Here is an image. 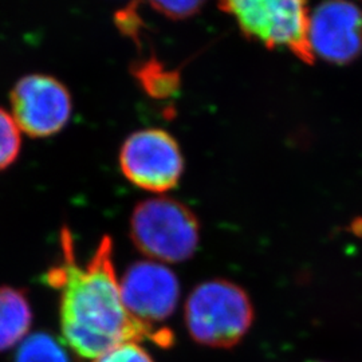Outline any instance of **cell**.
<instances>
[{
	"label": "cell",
	"instance_id": "15",
	"mask_svg": "<svg viewBox=\"0 0 362 362\" xmlns=\"http://www.w3.org/2000/svg\"><path fill=\"white\" fill-rule=\"evenodd\" d=\"M136 4H130L125 10H119L117 13L116 22L118 28L127 34L130 38L136 39L140 35V26L141 21L137 11L134 10Z\"/></svg>",
	"mask_w": 362,
	"mask_h": 362
},
{
	"label": "cell",
	"instance_id": "1",
	"mask_svg": "<svg viewBox=\"0 0 362 362\" xmlns=\"http://www.w3.org/2000/svg\"><path fill=\"white\" fill-rule=\"evenodd\" d=\"M62 262L46 275L61 291V330L66 344L82 358L94 360L125 342L173 344V332L133 318L127 310L113 264V242L105 236L86 266H79L71 235L64 230Z\"/></svg>",
	"mask_w": 362,
	"mask_h": 362
},
{
	"label": "cell",
	"instance_id": "8",
	"mask_svg": "<svg viewBox=\"0 0 362 362\" xmlns=\"http://www.w3.org/2000/svg\"><path fill=\"white\" fill-rule=\"evenodd\" d=\"M314 54L325 61L346 65L362 52V11L349 1H327L310 16Z\"/></svg>",
	"mask_w": 362,
	"mask_h": 362
},
{
	"label": "cell",
	"instance_id": "3",
	"mask_svg": "<svg viewBox=\"0 0 362 362\" xmlns=\"http://www.w3.org/2000/svg\"><path fill=\"white\" fill-rule=\"evenodd\" d=\"M233 15L248 38L266 47L284 46L305 64L314 62L310 42V11L298 0H235L219 4Z\"/></svg>",
	"mask_w": 362,
	"mask_h": 362
},
{
	"label": "cell",
	"instance_id": "9",
	"mask_svg": "<svg viewBox=\"0 0 362 362\" xmlns=\"http://www.w3.org/2000/svg\"><path fill=\"white\" fill-rule=\"evenodd\" d=\"M31 309L25 294L11 287H0V350L22 341L31 325Z\"/></svg>",
	"mask_w": 362,
	"mask_h": 362
},
{
	"label": "cell",
	"instance_id": "10",
	"mask_svg": "<svg viewBox=\"0 0 362 362\" xmlns=\"http://www.w3.org/2000/svg\"><path fill=\"white\" fill-rule=\"evenodd\" d=\"M133 74L145 93L153 98H168L180 89V73L169 70L155 58L137 65Z\"/></svg>",
	"mask_w": 362,
	"mask_h": 362
},
{
	"label": "cell",
	"instance_id": "7",
	"mask_svg": "<svg viewBox=\"0 0 362 362\" xmlns=\"http://www.w3.org/2000/svg\"><path fill=\"white\" fill-rule=\"evenodd\" d=\"M119 290L130 315L153 327L175 313L180 284L175 272L158 262H137L125 272Z\"/></svg>",
	"mask_w": 362,
	"mask_h": 362
},
{
	"label": "cell",
	"instance_id": "2",
	"mask_svg": "<svg viewBox=\"0 0 362 362\" xmlns=\"http://www.w3.org/2000/svg\"><path fill=\"white\" fill-rule=\"evenodd\" d=\"M184 321L196 344L230 349L248 333L254 322V306L240 286L214 279L196 286L188 296Z\"/></svg>",
	"mask_w": 362,
	"mask_h": 362
},
{
	"label": "cell",
	"instance_id": "14",
	"mask_svg": "<svg viewBox=\"0 0 362 362\" xmlns=\"http://www.w3.org/2000/svg\"><path fill=\"white\" fill-rule=\"evenodd\" d=\"M151 7L169 19L180 21L194 16L203 7L202 1H152Z\"/></svg>",
	"mask_w": 362,
	"mask_h": 362
},
{
	"label": "cell",
	"instance_id": "11",
	"mask_svg": "<svg viewBox=\"0 0 362 362\" xmlns=\"http://www.w3.org/2000/svg\"><path fill=\"white\" fill-rule=\"evenodd\" d=\"M15 362H69L64 348L49 334L38 333L23 341Z\"/></svg>",
	"mask_w": 362,
	"mask_h": 362
},
{
	"label": "cell",
	"instance_id": "5",
	"mask_svg": "<svg viewBox=\"0 0 362 362\" xmlns=\"http://www.w3.org/2000/svg\"><path fill=\"white\" fill-rule=\"evenodd\" d=\"M119 167L134 185L151 192H167L180 180L184 161L176 140L164 130L133 133L119 152Z\"/></svg>",
	"mask_w": 362,
	"mask_h": 362
},
{
	"label": "cell",
	"instance_id": "4",
	"mask_svg": "<svg viewBox=\"0 0 362 362\" xmlns=\"http://www.w3.org/2000/svg\"><path fill=\"white\" fill-rule=\"evenodd\" d=\"M132 240L144 255L165 263L191 258L199 246V221L194 212L168 197L149 199L134 208Z\"/></svg>",
	"mask_w": 362,
	"mask_h": 362
},
{
	"label": "cell",
	"instance_id": "12",
	"mask_svg": "<svg viewBox=\"0 0 362 362\" xmlns=\"http://www.w3.org/2000/svg\"><path fill=\"white\" fill-rule=\"evenodd\" d=\"M21 129L10 113L0 107V170L10 167L21 152Z\"/></svg>",
	"mask_w": 362,
	"mask_h": 362
},
{
	"label": "cell",
	"instance_id": "6",
	"mask_svg": "<svg viewBox=\"0 0 362 362\" xmlns=\"http://www.w3.org/2000/svg\"><path fill=\"white\" fill-rule=\"evenodd\" d=\"M13 118L18 128L31 137H49L67 124L71 97L58 79L31 74L21 78L11 91Z\"/></svg>",
	"mask_w": 362,
	"mask_h": 362
},
{
	"label": "cell",
	"instance_id": "13",
	"mask_svg": "<svg viewBox=\"0 0 362 362\" xmlns=\"http://www.w3.org/2000/svg\"><path fill=\"white\" fill-rule=\"evenodd\" d=\"M93 362H155L149 351L140 342H125L117 345L104 354L94 358Z\"/></svg>",
	"mask_w": 362,
	"mask_h": 362
}]
</instances>
